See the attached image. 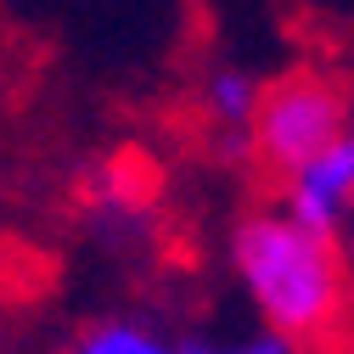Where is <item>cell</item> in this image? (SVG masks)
Segmentation results:
<instances>
[{
  "mask_svg": "<svg viewBox=\"0 0 354 354\" xmlns=\"http://www.w3.org/2000/svg\"><path fill=\"white\" fill-rule=\"evenodd\" d=\"M348 129H354V107L343 84L326 68H287L264 79L259 118L248 129V163H259L281 186L287 174H298L326 147H337Z\"/></svg>",
  "mask_w": 354,
  "mask_h": 354,
  "instance_id": "cell-2",
  "label": "cell"
},
{
  "mask_svg": "<svg viewBox=\"0 0 354 354\" xmlns=\"http://www.w3.org/2000/svg\"><path fill=\"white\" fill-rule=\"evenodd\" d=\"M259 96H264V79H253L248 68L236 62H214L203 73V91H197V107L203 118L219 129V152H231V158H248V129L259 118Z\"/></svg>",
  "mask_w": 354,
  "mask_h": 354,
  "instance_id": "cell-4",
  "label": "cell"
},
{
  "mask_svg": "<svg viewBox=\"0 0 354 354\" xmlns=\"http://www.w3.org/2000/svg\"><path fill=\"white\" fill-rule=\"evenodd\" d=\"M225 259L259 326L292 337L304 354L343 332L354 287L337 236L298 225L281 203H259L231 225Z\"/></svg>",
  "mask_w": 354,
  "mask_h": 354,
  "instance_id": "cell-1",
  "label": "cell"
},
{
  "mask_svg": "<svg viewBox=\"0 0 354 354\" xmlns=\"http://www.w3.org/2000/svg\"><path fill=\"white\" fill-rule=\"evenodd\" d=\"M68 354H180V343L147 326L141 315H102L73 332Z\"/></svg>",
  "mask_w": 354,
  "mask_h": 354,
  "instance_id": "cell-5",
  "label": "cell"
},
{
  "mask_svg": "<svg viewBox=\"0 0 354 354\" xmlns=\"http://www.w3.org/2000/svg\"><path fill=\"white\" fill-rule=\"evenodd\" d=\"M276 203L298 219V225L321 231V236H343V225L354 219V129L337 147H326L315 163L287 174Z\"/></svg>",
  "mask_w": 354,
  "mask_h": 354,
  "instance_id": "cell-3",
  "label": "cell"
},
{
  "mask_svg": "<svg viewBox=\"0 0 354 354\" xmlns=\"http://www.w3.org/2000/svg\"><path fill=\"white\" fill-rule=\"evenodd\" d=\"M180 354H304L292 337L270 332V326H248V332H192L180 337Z\"/></svg>",
  "mask_w": 354,
  "mask_h": 354,
  "instance_id": "cell-6",
  "label": "cell"
}]
</instances>
